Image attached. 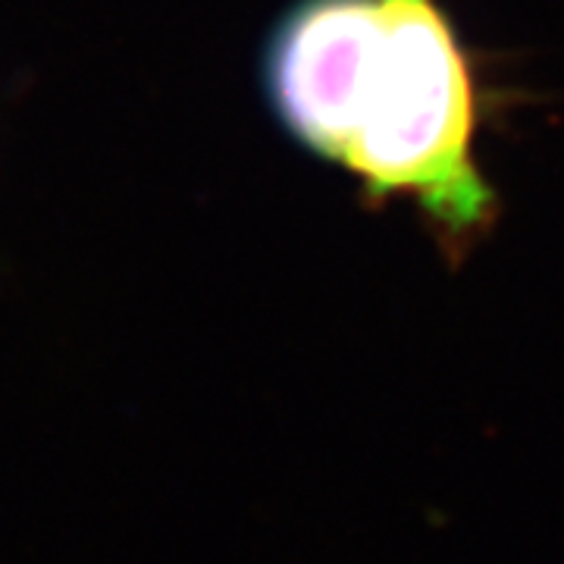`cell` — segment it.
Wrapping results in <instances>:
<instances>
[{
    "mask_svg": "<svg viewBox=\"0 0 564 564\" xmlns=\"http://www.w3.org/2000/svg\"><path fill=\"white\" fill-rule=\"evenodd\" d=\"M477 76L440 0H383V41L345 170L370 202L408 198L452 248L496 220L477 163Z\"/></svg>",
    "mask_w": 564,
    "mask_h": 564,
    "instance_id": "1",
    "label": "cell"
},
{
    "mask_svg": "<svg viewBox=\"0 0 564 564\" xmlns=\"http://www.w3.org/2000/svg\"><path fill=\"white\" fill-rule=\"evenodd\" d=\"M383 41V0H299L267 44V95L282 126L329 163L361 126Z\"/></svg>",
    "mask_w": 564,
    "mask_h": 564,
    "instance_id": "2",
    "label": "cell"
}]
</instances>
